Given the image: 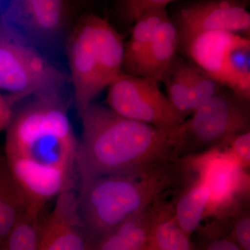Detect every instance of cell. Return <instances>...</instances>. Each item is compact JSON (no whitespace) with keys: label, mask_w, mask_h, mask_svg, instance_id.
<instances>
[{"label":"cell","mask_w":250,"mask_h":250,"mask_svg":"<svg viewBox=\"0 0 250 250\" xmlns=\"http://www.w3.org/2000/svg\"><path fill=\"white\" fill-rule=\"evenodd\" d=\"M209 197L208 187L195 177L172 204L174 220L187 236L192 237L200 228Z\"/></svg>","instance_id":"16"},{"label":"cell","mask_w":250,"mask_h":250,"mask_svg":"<svg viewBox=\"0 0 250 250\" xmlns=\"http://www.w3.org/2000/svg\"><path fill=\"white\" fill-rule=\"evenodd\" d=\"M150 239L158 250H194L191 237L176 223L172 204L161 202L151 233Z\"/></svg>","instance_id":"18"},{"label":"cell","mask_w":250,"mask_h":250,"mask_svg":"<svg viewBox=\"0 0 250 250\" xmlns=\"http://www.w3.org/2000/svg\"><path fill=\"white\" fill-rule=\"evenodd\" d=\"M68 0H8L2 14L20 30L36 37L59 34L68 19Z\"/></svg>","instance_id":"12"},{"label":"cell","mask_w":250,"mask_h":250,"mask_svg":"<svg viewBox=\"0 0 250 250\" xmlns=\"http://www.w3.org/2000/svg\"><path fill=\"white\" fill-rule=\"evenodd\" d=\"M248 38L227 31H211L194 38L182 52L202 70L229 88L233 83L231 56Z\"/></svg>","instance_id":"11"},{"label":"cell","mask_w":250,"mask_h":250,"mask_svg":"<svg viewBox=\"0 0 250 250\" xmlns=\"http://www.w3.org/2000/svg\"><path fill=\"white\" fill-rule=\"evenodd\" d=\"M43 215L27 213L10 233L1 250H38L40 244Z\"/></svg>","instance_id":"21"},{"label":"cell","mask_w":250,"mask_h":250,"mask_svg":"<svg viewBox=\"0 0 250 250\" xmlns=\"http://www.w3.org/2000/svg\"><path fill=\"white\" fill-rule=\"evenodd\" d=\"M78 146L59 91L37 95L15 113L6 129L4 157L29 213L43 215L50 200L72 190L78 178Z\"/></svg>","instance_id":"1"},{"label":"cell","mask_w":250,"mask_h":250,"mask_svg":"<svg viewBox=\"0 0 250 250\" xmlns=\"http://www.w3.org/2000/svg\"><path fill=\"white\" fill-rule=\"evenodd\" d=\"M184 58L176 55L163 75L161 82L166 88L167 99L174 108L184 118L191 115L192 108L190 90L183 67Z\"/></svg>","instance_id":"19"},{"label":"cell","mask_w":250,"mask_h":250,"mask_svg":"<svg viewBox=\"0 0 250 250\" xmlns=\"http://www.w3.org/2000/svg\"><path fill=\"white\" fill-rule=\"evenodd\" d=\"M184 75L190 90L192 113L225 86L190 60L184 59Z\"/></svg>","instance_id":"20"},{"label":"cell","mask_w":250,"mask_h":250,"mask_svg":"<svg viewBox=\"0 0 250 250\" xmlns=\"http://www.w3.org/2000/svg\"><path fill=\"white\" fill-rule=\"evenodd\" d=\"M242 0H190L169 16L178 36V50L194 38L211 31L250 35V14Z\"/></svg>","instance_id":"9"},{"label":"cell","mask_w":250,"mask_h":250,"mask_svg":"<svg viewBox=\"0 0 250 250\" xmlns=\"http://www.w3.org/2000/svg\"><path fill=\"white\" fill-rule=\"evenodd\" d=\"M249 103L223 87L174 130L179 156L202 154L250 130Z\"/></svg>","instance_id":"6"},{"label":"cell","mask_w":250,"mask_h":250,"mask_svg":"<svg viewBox=\"0 0 250 250\" xmlns=\"http://www.w3.org/2000/svg\"><path fill=\"white\" fill-rule=\"evenodd\" d=\"M161 202H156L105 233L98 240L94 250H142L150 238Z\"/></svg>","instance_id":"13"},{"label":"cell","mask_w":250,"mask_h":250,"mask_svg":"<svg viewBox=\"0 0 250 250\" xmlns=\"http://www.w3.org/2000/svg\"><path fill=\"white\" fill-rule=\"evenodd\" d=\"M14 100L8 95L0 93V132L7 129L14 118Z\"/></svg>","instance_id":"26"},{"label":"cell","mask_w":250,"mask_h":250,"mask_svg":"<svg viewBox=\"0 0 250 250\" xmlns=\"http://www.w3.org/2000/svg\"><path fill=\"white\" fill-rule=\"evenodd\" d=\"M2 1V0H0V1Z\"/></svg>","instance_id":"29"},{"label":"cell","mask_w":250,"mask_h":250,"mask_svg":"<svg viewBox=\"0 0 250 250\" xmlns=\"http://www.w3.org/2000/svg\"><path fill=\"white\" fill-rule=\"evenodd\" d=\"M97 243L81 218L76 194L70 190L59 195L44 218L38 250H94Z\"/></svg>","instance_id":"10"},{"label":"cell","mask_w":250,"mask_h":250,"mask_svg":"<svg viewBox=\"0 0 250 250\" xmlns=\"http://www.w3.org/2000/svg\"><path fill=\"white\" fill-rule=\"evenodd\" d=\"M29 213L27 202L0 155V250L12 230Z\"/></svg>","instance_id":"17"},{"label":"cell","mask_w":250,"mask_h":250,"mask_svg":"<svg viewBox=\"0 0 250 250\" xmlns=\"http://www.w3.org/2000/svg\"><path fill=\"white\" fill-rule=\"evenodd\" d=\"M141 250H158L156 246H154V243H153L152 240L149 238V241L147 242V244L144 246Z\"/></svg>","instance_id":"27"},{"label":"cell","mask_w":250,"mask_h":250,"mask_svg":"<svg viewBox=\"0 0 250 250\" xmlns=\"http://www.w3.org/2000/svg\"><path fill=\"white\" fill-rule=\"evenodd\" d=\"M221 146L229 155L236 161L242 168L248 170L250 166V131H243L235 135Z\"/></svg>","instance_id":"23"},{"label":"cell","mask_w":250,"mask_h":250,"mask_svg":"<svg viewBox=\"0 0 250 250\" xmlns=\"http://www.w3.org/2000/svg\"><path fill=\"white\" fill-rule=\"evenodd\" d=\"M239 207L231 213L233 217L228 228L219 226L221 235L228 237L242 250H250V215L249 210Z\"/></svg>","instance_id":"22"},{"label":"cell","mask_w":250,"mask_h":250,"mask_svg":"<svg viewBox=\"0 0 250 250\" xmlns=\"http://www.w3.org/2000/svg\"><path fill=\"white\" fill-rule=\"evenodd\" d=\"M79 181L129 174L181 157L174 129L164 130L93 103L80 113Z\"/></svg>","instance_id":"2"},{"label":"cell","mask_w":250,"mask_h":250,"mask_svg":"<svg viewBox=\"0 0 250 250\" xmlns=\"http://www.w3.org/2000/svg\"><path fill=\"white\" fill-rule=\"evenodd\" d=\"M242 1H243L247 6H248V5L250 3V0H242Z\"/></svg>","instance_id":"28"},{"label":"cell","mask_w":250,"mask_h":250,"mask_svg":"<svg viewBox=\"0 0 250 250\" xmlns=\"http://www.w3.org/2000/svg\"><path fill=\"white\" fill-rule=\"evenodd\" d=\"M167 16L165 6L152 8L143 12L133 23L131 37L125 44L123 72L137 75L156 30Z\"/></svg>","instance_id":"14"},{"label":"cell","mask_w":250,"mask_h":250,"mask_svg":"<svg viewBox=\"0 0 250 250\" xmlns=\"http://www.w3.org/2000/svg\"><path fill=\"white\" fill-rule=\"evenodd\" d=\"M0 15V93L14 100L58 92L68 78Z\"/></svg>","instance_id":"5"},{"label":"cell","mask_w":250,"mask_h":250,"mask_svg":"<svg viewBox=\"0 0 250 250\" xmlns=\"http://www.w3.org/2000/svg\"><path fill=\"white\" fill-rule=\"evenodd\" d=\"M159 82L122 72L108 86L106 104L117 114L164 130L177 128L186 118L179 113Z\"/></svg>","instance_id":"7"},{"label":"cell","mask_w":250,"mask_h":250,"mask_svg":"<svg viewBox=\"0 0 250 250\" xmlns=\"http://www.w3.org/2000/svg\"><path fill=\"white\" fill-rule=\"evenodd\" d=\"M192 179L190 160L180 157L132 174L80 181L79 213L98 242L125 220L179 193Z\"/></svg>","instance_id":"3"},{"label":"cell","mask_w":250,"mask_h":250,"mask_svg":"<svg viewBox=\"0 0 250 250\" xmlns=\"http://www.w3.org/2000/svg\"><path fill=\"white\" fill-rule=\"evenodd\" d=\"M177 0H123V15L125 21L133 24L145 11L152 8L167 6Z\"/></svg>","instance_id":"25"},{"label":"cell","mask_w":250,"mask_h":250,"mask_svg":"<svg viewBox=\"0 0 250 250\" xmlns=\"http://www.w3.org/2000/svg\"><path fill=\"white\" fill-rule=\"evenodd\" d=\"M195 178L209 190V202L205 217L225 219L241 203L250 190V177L246 170L221 147L191 156Z\"/></svg>","instance_id":"8"},{"label":"cell","mask_w":250,"mask_h":250,"mask_svg":"<svg viewBox=\"0 0 250 250\" xmlns=\"http://www.w3.org/2000/svg\"><path fill=\"white\" fill-rule=\"evenodd\" d=\"M197 231L198 238L192 240L194 250H242L228 237L203 230Z\"/></svg>","instance_id":"24"},{"label":"cell","mask_w":250,"mask_h":250,"mask_svg":"<svg viewBox=\"0 0 250 250\" xmlns=\"http://www.w3.org/2000/svg\"><path fill=\"white\" fill-rule=\"evenodd\" d=\"M177 31L168 15L156 30L136 75L149 77L160 83L163 75L177 55Z\"/></svg>","instance_id":"15"},{"label":"cell","mask_w":250,"mask_h":250,"mask_svg":"<svg viewBox=\"0 0 250 250\" xmlns=\"http://www.w3.org/2000/svg\"><path fill=\"white\" fill-rule=\"evenodd\" d=\"M67 54L80 114L123 72L125 43L106 20L85 14L70 34Z\"/></svg>","instance_id":"4"}]
</instances>
